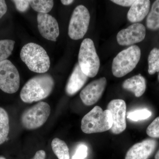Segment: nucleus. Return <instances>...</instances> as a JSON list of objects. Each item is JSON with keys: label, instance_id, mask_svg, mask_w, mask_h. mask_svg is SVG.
<instances>
[{"label": "nucleus", "instance_id": "6ab92c4d", "mask_svg": "<svg viewBox=\"0 0 159 159\" xmlns=\"http://www.w3.org/2000/svg\"><path fill=\"white\" fill-rule=\"evenodd\" d=\"M9 117L6 111L0 107V145L7 140L9 132Z\"/></svg>", "mask_w": 159, "mask_h": 159}, {"label": "nucleus", "instance_id": "39448f33", "mask_svg": "<svg viewBox=\"0 0 159 159\" xmlns=\"http://www.w3.org/2000/svg\"><path fill=\"white\" fill-rule=\"evenodd\" d=\"M78 64L81 70L89 77H95L100 67V60L93 41L85 39L80 45Z\"/></svg>", "mask_w": 159, "mask_h": 159}, {"label": "nucleus", "instance_id": "473e14b6", "mask_svg": "<svg viewBox=\"0 0 159 159\" xmlns=\"http://www.w3.org/2000/svg\"><path fill=\"white\" fill-rule=\"evenodd\" d=\"M158 80L159 81V75H158Z\"/></svg>", "mask_w": 159, "mask_h": 159}, {"label": "nucleus", "instance_id": "9b49d317", "mask_svg": "<svg viewBox=\"0 0 159 159\" xmlns=\"http://www.w3.org/2000/svg\"><path fill=\"white\" fill-rule=\"evenodd\" d=\"M107 85L105 77L92 81L80 92V99L86 106L95 104L102 97Z\"/></svg>", "mask_w": 159, "mask_h": 159}, {"label": "nucleus", "instance_id": "c756f323", "mask_svg": "<svg viewBox=\"0 0 159 159\" xmlns=\"http://www.w3.org/2000/svg\"><path fill=\"white\" fill-rule=\"evenodd\" d=\"M61 3L63 5H65V6H68V5H70L74 2V1L73 0H61Z\"/></svg>", "mask_w": 159, "mask_h": 159}, {"label": "nucleus", "instance_id": "423d86ee", "mask_svg": "<svg viewBox=\"0 0 159 159\" xmlns=\"http://www.w3.org/2000/svg\"><path fill=\"white\" fill-rule=\"evenodd\" d=\"M51 111V107L48 103L40 102L23 113L21 117L22 124L28 129L39 128L48 119Z\"/></svg>", "mask_w": 159, "mask_h": 159}, {"label": "nucleus", "instance_id": "2f4dec72", "mask_svg": "<svg viewBox=\"0 0 159 159\" xmlns=\"http://www.w3.org/2000/svg\"><path fill=\"white\" fill-rule=\"evenodd\" d=\"M0 159H6V158L4 157H0Z\"/></svg>", "mask_w": 159, "mask_h": 159}, {"label": "nucleus", "instance_id": "cd10ccee", "mask_svg": "<svg viewBox=\"0 0 159 159\" xmlns=\"http://www.w3.org/2000/svg\"><path fill=\"white\" fill-rule=\"evenodd\" d=\"M7 11V6L6 1L0 0V19L2 17Z\"/></svg>", "mask_w": 159, "mask_h": 159}, {"label": "nucleus", "instance_id": "aec40b11", "mask_svg": "<svg viewBox=\"0 0 159 159\" xmlns=\"http://www.w3.org/2000/svg\"><path fill=\"white\" fill-rule=\"evenodd\" d=\"M29 2L33 10L39 13H48L54 6V1L50 0H33Z\"/></svg>", "mask_w": 159, "mask_h": 159}, {"label": "nucleus", "instance_id": "dca6fc26", "mask_svg": "<svg viewBox=\"0 0 159 159\" xmlns=\"http://www.w3.org/2000/svg\"><path fill=\"white\" fill-rule=\"evenodd\" d=\"M122 88L132 92L136 97H141L146 90V80L139 74L125 80L122 84Z\"/></svg>", "mask_w": 159, "mask_h": 159}, {"label": "nucleus", "instance_id": "ddd939ff", "mask_svg": "<svg viewBox=\"0 0 159 159\" xmlns=\"http://www.w3.org/2000/svg\"><path fill=\"white\" fill-rule=\"evenodd\" d=\"M157 142L147 139L133 145L127 151L125 159H148L156 149Z\"/></svg>", "mask_w": 159, "mask_h": 159}, {"label": "nucleus", "instance_id": "f8f14e48", "mask_svg": "<svg viewBox=\"0 0 159 159\" xmlns=\"http://www.w3.org/2000/svg\"><path fill=\"white\" fill-rule=\"evenodd\" d=\"M37 22L41 35L46 39L56 41L59 34V26L56 20L48 13H38Z\"/></svg>", "mask_w": 159, "mask_h": 159}, {"label": "nucleus", "instance_id": "4468645a", "mask_svg": "<svg viewBox=\"0 0 159 159\" xmlns=\"http://www.w3.org/2000/svg\"><path fill=\"white\" fill-rule=\"evenodd\" d=\"M88 77L81 70L77 63L71 74L66 88V92L69 96L75 95L85 84Z\"/></svg>", "mask_w": 159, "mask_h": 159}, {"label": "nucleus", "instance_id": "b1692460", "mask_svg": "<svg viewBox=\"0 0 159 159\" xmlns=\"http://www.w3.org/2000/svg\"><path fill=\"white\" fill-rule=\"evenodd\" d=\"M146 133L148 136L152 138H159V116L157 117L148 125L146 129Z\"/></svg>", "mask_w": 159, "mask_h": 159}, {"label": "nucleus", "instance_id": "1a4fd4ad", "mask_svg": "<svg viewBox=\"0 0 159 159\" xmlns=\"http://www.w3.org/2000/svg\"><path fill=\"white\" fill-rule=\"evenodd\" d=\"M107 109L111 112L113 124L110 130L112 133L119 134L126 129V103L122 99L111 100L108 103Z\"/></svg>", "mask_w": 159, "mask_h": 159}, {"label": "nucleus", "instance_id": "20e7f679", "mask_svg": "<svg viewBox=\"0 0 159 159\" xmlns=\"http://www.w3.org/2000/svg\"><path fill=\"white\" fill-rule=\"evenodd\" d=\"M141 56V49L137 45L119 52L113 61L112 72L114 76L122 77L130 73L136 66Z\"/></svg>", "mask_w": 159, "mask_h": 159}, {"label": "nucleus", "instance_id": "5701e85b", "mask_svg": "<svg viewBox=\"0 0 159 159\" xmlns=\"http://www.w3.org/2000/svg\"><path fill=\"white\" fill-rule=\"evenodd\" d=\"M151 116L152 113L150 111L146 109H143L128 113L127 118L132 121L136 122L148 119Z\"/></svg>", "mask_w": 159, "mask_h": 159}, {"label": "nucleus", "instance_id": "7ed1b4c3", "mask_svg": "<svg viewBox=\"0 0 159 159\" xmlns=\"http://www.w3.org/2000/svg\"><path fill=\"white\" fill-rule=\"evenodd\" d=\"M112 124L111 112L97 106L83 118L81 129L85 134L102 133L111 129Z\"/></svg>", "mask_w": 159, "mask_h": 159}, {"label": "nucleus", "instance_id": "bb28decb", "mask_svg": "<svg viewBox=\"0 0 159 159\" xmlns=\"http://www.w3.org/2000/svg\"><path fill=\"white\" fill-rule=\"evenodd\" d=\"M111 2L119 6H124V7H129V6H131L135 1L134 0H112Z\"/></svg>", "mask_w": 159, "mask_h": 159}, {"label": "nucleus", "instance_id": "9d476101", "mask_svg": "<svg viewBox=\"0 0 159 159\" xmlns=\"http://www.w3.org/2000/svg\"><path fill=\"white\" fill-rule=\"evenodd\" d=\"M145 35V26L140 23H135L127 29L119 31L117 35V40L120 45H130L142 42Z\"/></svg>", "mask_w": 159, "mask_h": 159}, {"label": "nucleus", "instance_id": "2eb2a0df", "mask_svg": "<svg viewBox=\"0 0 159 159\" xmlns=\"http://www.w3.org/2000/svg\"><path fill=\"white\" fill-rule=\"evenodd\" d=\"M150 7L148 0H137L130 7L127 13V18L131 22L137 23L143 20L148 14Z\"/></svg>", "mask_w": 159, "mask_h": 159}, {"label": "nucleus", "instance_id": "a878e982", "mask_svg": "<svg viewBox=\"0 0 159 159\" xmlns=\"http://www.w3.org/2000/svg\"><path fill=\"white\" fill-rule=\"evenodd\" d=\"M12 2L14 3L18 11L20 12H24L27 11L30 6L29 1L28 0H14Z\"/></svg>", "mask_w": 159, "mask_h": 159}, {"label": "nucleus", "instance_id": "a211bd4d", "mask_svg": "<svg viewBox=\"0 0 159 159\" xmlns=\"http://www.w3.org/2000/svg\"><path fill=\"white\" fill-rule=\"evenodd\" d=\"M146 25L152 30L159 29V0L156 1L152 4L146 19Z\"/></svg>", "mask_w": 159, "mask_h": 159}, {"label": "nucleus", "instance_id": "6e6552de", "mask_svg": "<svg viewBox=\"0 0 159 159\" xmlns=\"http://www.w3.org/2000/svg\"><path fill=\"white\" fill-rule=\"evenodd\" d=\"M20 85V74L15 66L9 60L0 62V89L13 94L18 90Z\"/></svg>", "mask_w": 159, "mask_h": 159}, {"label": "nucleus", "instance_id": "f03ea898", "mask_svg": "<svg viewBox=\"0 0 159 159\" xmlns=\"http://www.w3.org/2000/svg\"><path fill=\"white\" fill-rule=\"evenodd\" d=\"M20 58L29 70L35 73H46L50 67V57L45 49L37 44L29 43L23 47Z\"/></svg>", "mask_w": 159, "mask_h": 159}, {"label": "nucleus", "instance_id": "412c9836", "mask_svg": "<svg viewBox=\"0 0 159 159\" xmlns=\"http://www.w3.org/2000/svg\"><path fill=\"white\" fill-rule=\"evenodd\" d=\"M148 73L153 75L159 72V49L154 48L150 51L148 57Z\"/></svg>", "mask_w": 159, "mask_h": 159}, {"label": "nucleus", "instance_id": "393cba45", "mask_svg": "<svg viewBox=\"0 0 159 159\" xmlns=\"http://www.w3.org/2000/svg\"><path fill=\"white\" fill-rule=\"evenodd\" d=\"M88 153V148L84 144H80L77 147L72 159H85Z\"/></svg>", "mask_w": 159, "mask_h": 159}, {"label": "nucleus", "instance_id": "c85d7f7f", "mask_svg": "<svg viewBox=\"0 0 159 159\" xmlns=\"http://www.w3.org/2000/svg\"><path fill=\"white\" fill-rule=\"evenodd\" d=\"M46 152L44 151L41 150L38 151L32 159H45Z\"/></svg>", "mask_w": 159, "mask_h": 159}, {"label": "nucleus", "instance_id": "f257e3e1", "mask_svg": "<svg viewBox=\"0 0 159 159\" xmlns=\"http://www.w3.org/2000/svg\"><path fill=\"white\" fill-rule=\"evenodd\" d=\"M54 79L48 74L38 75L29 80L24 86L20 93L23 102L31 103L45 99L54 89Z\"/></svg>", "mask_w": 159, "mask_h": 159}, {"label": "nucleus", "instance_id": "0eeeda50", "mask_svg": "<svg viewBox=\"0 0 159 159\" xmlns=\"http://www.w3.org/2000/svg\"><path fill=\"white\" fill-rule=\"evenodd\" d=\"M90 15L88 9L83 5L76 7L73 11L69 24L68 34L71 39H82L87 32Z\"/></svg>", "mask_w": 159, "mask_h": 159}, {"label": "nucleus", "instance_id": "f3484780", "mask_svg": "<svg viewBox=\"0 0 159 159\" xmlns=\"http://www.w3.org/2000/svg\"><path fill=\"white\" fill-rule=\"evenodd\" d=\"M51 147L58 159H70L69 148L64 141L55 138L51 142Z\"/></svg>", "mask_w": 159, "mask_h": 159}, {"label": "nucleus", "instance_id": "4be33fe9", "mask_svg": "<svg viewBox=\"0 0 159 159\" xmlns=\"http://www.w3.org/2000/svg\"><path fill=\"white\" fill-rule=\"evenodd\" d=\"M15 42L10 39L0 40V62L7 60L14 49Z\"/></svg>", "mask_w": 159, "mask_h": 159}, {"label": "nucleus", "instance_id": "7c9ffc66", "mask_svg": "<svg viewBox=\"0 0 159 159\" xmlns=\"http://www.w3.org/2000/svg\"><path fill=\"white\" fill-rule=\"evenodd\" d=\"M155 159H159V150L157 152L155 156Z\"/></svg>", "mask_w": 159, "mask_h": 159}]
</instances>
